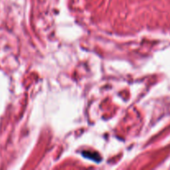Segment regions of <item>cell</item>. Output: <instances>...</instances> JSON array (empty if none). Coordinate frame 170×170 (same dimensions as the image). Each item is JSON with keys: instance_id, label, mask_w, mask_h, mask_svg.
<instances>
[{"instance_id": "obj_1", "label": "cell", "mask_w": 170, "mask_h": 170, "mask_svg": "<svg viewBox=\"0 0 170 170\" xmlns=\"http://www.w3.org/2000/svg\"><path fill=\"white\" fill-rule=\"evenodd\" d=\"M82 156L86 159H91L92 161L95 162V163H100L101 161V157L97 152H91V151H83L82 153Z\"/></svg>"}]
</instances>
